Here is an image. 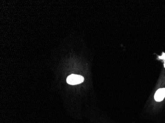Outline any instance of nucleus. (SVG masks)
Returning <instances> with one entry per match:
<instances>
[{
    "label": "nucleus",
    "instance_id": "obj_3",
    "mask_svg": "<svg viewBox=\"0 0 165 123\" xmlns=\"http://www.w3.org/2000/svg\"><path fill=\"white\" fill-rule=\"evenodd\" d=\"M159 58H160V59H165V54H163V55L162 56H160L159 57Z\"/></svg>",
    "mask_w": 165,
    "mask_h": 123
},
{
    "label": "nucleus",
    "instance_id": "obj_1",
    "mask_svg": "<svg viewBox=\"0 0 165 123\" xmlns=\"http://www.w3.org/2000/svg\"><path fill=\"white\" fill-rule=\"evenodd\" d=\"M84 80V78L80 75H71L67 78V83L70 85H77L81 83Z\"/></svg>",
    "mask_w": 165,
    "mask_h": 123
},
{
    "label": "nucleus",
    "instance_id": "obj_2",
    "mask_svg": "<svg viewBox=\"0 0 165 123\" xmlns=\"http://www.w3.org/2000/svg\"><path fill=\"white\" fill-rule=\"evenodd\" d=\"M165 97V88L159 89L154 96V99L157 101H161Z\"/></svg>",
    "mask_w": 165,
    "mask_h": 123
}]
</instances>
